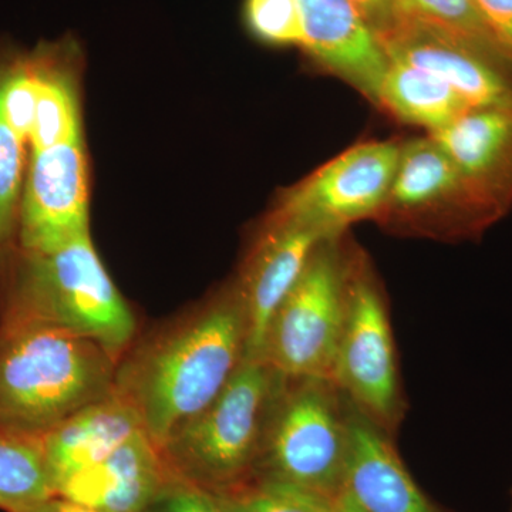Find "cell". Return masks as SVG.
<instances>
[{
	"instance_id": "6da1fadb",
	"label": "cell",
	"mask_w": 512,
	"mask_h": 512,
	"mask_svg": "<svg viewBox=\"0 0 512 512\" xmlns=\"http://www.w3.org/2000/svg\"><path fill=\"white\" fill-rule=\"evenodd\" d=\"M245 359L247 318L235 285L121 357L114 389L160 448L220 396Z\"/></svg>"
},
{
	"instance_id": "7a4b0ae2",
	"label": "cell",
	"mask_w": 512,
	"mask_h": 512,
	"mask_svg": "<svg viewBox=\"0 0 512 512\" xmlns=\"http://www.w3.org/2000/svg\"><path fill=\"white\" fill-rule=\"evenodd\" d=\"M119 362L99 343L69 330L3 318L0 426L43 436L113 392Z\"/></svg>"
},
{
	"instance_id": "3957f363",
	"label": "cell",
	"mask_w": 512,
	"mask_h": 512,
	"mask_svg": "<svg viewBox=\"0 0 512 512\" xmlns=\"http://www.w3.org/2000/svg\"><path fill=\"white\" fill-rule=\"evenodd\" d=\"M22 254L3 318L32 320L92 339L121 359L137 319L111 281L90 234L47 254Z\"/></svg>"
},
{
	"instance_id": "277c9868",
	"label": "cell",
	"mask_w": 512,
	"mask_h": 512,
	"mask_svg": "<svg viewBox=\"0 0 512 512\" xmlns=\"http://www.w3.org/2000/svg\"><path fill=\"white\" fill-rule=\"evenodd\" d=\"M284 380L264 359H245L220 396L160 447L171 474L211 493L254 477Z\"/></svg>"
},
{
	"instance_id": "5b68a950",
	"label": "cell",
	"mask_w": 512,
	"mask_h": 512,
	"mask_svg": "<svg viewBox=\"0 0 512 512\" xmlns=\"http://www.w3.org/2000/svg\"><path fill=\"white\" fill-rule=\"evenodd\" d=\"M349 410L348 400L333 380L285 377L254 477L338 497L345 490Z\"/></svg>"
},
{
	"instance_id": "8992f818",
	"label": "cell",
	"mask_w": 512,
	"mask_h": 512,
	"mask_svg": "<svg viewBox=\"0 0 512 512\" xmlns=\"http://www.w3.org/2000/svg\"><path fill=\"white\" fill-rule=\"evenodd\" d=\"M333 382L357 413L389 436L397 433L406 406L389 309L369 258L353 244Z\"/></svg>"
},
{
	"instance_id": "52a82bcc",
	"label": "cell",
	"mask_w": 512,
	"mask_h": 512,
	"mask_svg": "<svg viewBox=\"0 0 512 512\" xmlns=\"http://www.w3.org/2000/svg\"><path fill=\"white\" fill-rule=\"evenodd\" d=\"M350 244L325 239L269 323L262 359L289 379L333 380L346 311Z\"/></svg>"
},
{
	"instance_id": "ba28073f",
	"label": "cell",
	"mask_w": 512,
	"mask_h": 512,
	"mask_svg": "<svg viewBox=\"0 0 512 512\" xmlns=\"http://www.w3.org/2000/svg\"><path fill=\"white\" fill-rule=\"evenodd\" d=\"M500 218L427 136L402 143L392 185L375 221L402 237L458 241L480 237Z\"/></svg>"
},
{
	"instance_id": "9c48e42d",
	"label": "cell",
	"mask_w": 512,
	"mask_h": 512,
	"mask_svg": "<svg viewBox=\"0 0 512 512\" xmlns=\"http://www.w3.org/2000/svg\"><path fill=\"white\" fill-rule=\"evenodd\" d=\"M402 141H366L343 151L281 195L268 220L332 235L379 214L399 163Z\"/></svg>"
},
{
	"instance_id": "30bf717a",
	"label": "cell",
	"mask_w": 512,
	"mask_h": 512,
	"mask_svg": "<svg viewBox=\"0 0 512 512\" xmlns=\"http://www.w3.org/2000/svg\"><path fill=\"white\" fill-rule=\"evenodd\" d=\"M379 40L389 59L439 77L470 109L512 107V60L503 50L414 13Z\"/></svg>"
},
{
	"instance_id": "8fae6325",
	"label": "cell",
	"mask_w": 512,
	"mask_h": 512,
	"mask_svg": "<svg viewBox=\"0 0 512 512\" xmlns=\"http://www.w3.org/2000/svg\"><path fill=\"white\" fill-rule=\"evenodd\" d=\"M89 174L83 140L29 156L20 198V252L47 254L90 234Z\"/></svg>"
},
{
	"instance_id": "7c38bea8",
	"label": "cell",
	"mask_w": 512,
	"mask_h": 512,
	"mask_svg": "<svg viewBox=\"0 0 512 512\" xmlns=\"http://www.w3.org/2000/svg\"><path fill=\"white\" fill-rule=\"evenodd\" d=\"M332 237L308 225L266 221L237 284L247 318V359H262L269 323L320 242Z\"/></svg>"
},
{
	"instance_id": "4fadbf2b",
	"label": "cell",
	"mask_w": 512,
	"mask_h": 512,
	"mask_svg": "<svg viewBox=\"0 0 512 512\" xmlns=\"http://www.w3.org/2000/svg\"><path fill=\"white\" fill-rule=\"evenodd\" d=\"M302 49L320 66L377 104L389 56L348 0H298Z\"/></svg>"
},
{
	"instance_id": "5bb4252c",
	"label": "cell",
	"mask_w": 512,
	"mask_h": 512,
	"mask_svg": "<svg viewBox=\"0 0 512 512\" xmlns=\"http://www.w3.org/2000/svg\"><path fill=\"white\" fill-rule=\"evenodd\" d=\"M175 478L144 430L57 487L56 495L104 512H148Z\"/></svg>"
},
{
	"instance_id": "9a60e30c",
	"label": "cell",
	"mask_w": 512,
	"mask_h": 512,
	"mask_svg": "<svg viewBox=\"0 0 512 512\" xmlns=\"http://www.w3.org/2000/svg\"><path fill=\"white\" fill-rule=\"evenodd\" d=\"M429 136L503 217L512 205V107L468 110Z\"/></svg>"
},
{
	"instance_id": "2e32d148",
	"label": "cell",
	"mask_w": 512,
	"mask_h": 512,
	"mask_svg": "<svg viewBox=\"0 0 512 512\" xmlns=\"http://www.w3.org/2000/svg\"><path fill=\"white\" fill-rule=\"evenodd\" d=\"M345 490L365 512H440L410 476L393 437L352 406Z\"/></svg>"
},
{
	"instance_id": "e0dca14e",
	"label": "cell",
	"mask_w": 512,
	"mask_h": 512,
	"mask_svg": "<svg viewBox=\"0 0 512 512\" xmlns=\"http://www.w3.org/2000/svg\"><path fill=\"white\" fill-rule=\"evenodd\" d=\"M144 430L134 407L113 389L43 434L47 470L55 491L63 481L113 453Z\"/></svg>"
},
{
	"instance_id": "ac0fdd59",
	"label": "cell",
	"mask_w": 512,
	"mask_h": 512,
	"mask_svg": "<svg viewBox=\"0 0 512 512\" xmlns=\"http://www.w3.org/2000/svg\"><path fill=\"white\" fill-rule=\"evenodd\" d=\"M389 60L376 106L397 120L433 134L471 110L463 97L439 77L399 60Z\"/></svg>"
},
{
	"instance_id": "d6986e66",
	"label": "cell",
	"mask_w": 512,
	"mask_h": 512,
	"mask_svg": "<svg viewBox=\"0 0 512 512\" xmlns=\"http://www.w3.org/2000/svg\"><path fill=\"white\" fill-rule=\"evenodd\" d=\"M53 495L43 437L0 426V510L29 512Z\"/></svg>"
},
{
	"instance_id": "ffe728a7",
	"label": "cell",
	"mask_w": 512,
	"mask_h": 512,
	"mask_svg": "<svg viewBox=\"0 0 512 512\" xmlns=\"http://www.w3.org/2000/svg\"><path fill=\"white\" fill-rule=\"evenodd\" d=\"M211 494L221 512H332L336 500L266 477H251Z\"/></svg>"
},
{
	"instance_id": "44dd1931",
	"label": "cell",
	"mask_w": 512,
	"mask_h": 512,
	"mask_svg": "<svg viewBox=\"0 0 512 512\" xmlns=\"http://www.w3.org/2000/svg\"><path fill=\"white\" fill-rule=\"evenodd\" d=\"M30 146L0 110V252L18 232L20 198Z\"/></svg>"
},
{
	"instance_id": "7402d4cb",
	"label": "cell",
	"mask_w": 512,
	"mask_h": 512,
	"mask_svg": "<svg viewBox=\"0 0 512 512\" xmlns=\"http://www.w3.org/2000/svg\"><path fill=\"white\" fill-rule=\"evenodd\" d=\"M245 25L261 43L269 46H303L298 0H245Z\"/></svg>"
},
{
	"instance_id": "603a6c76",
	"label": "cell",
	"mask_w": 512,
	"mask_h": 512,
	"mask_svg": "<svg viewBox=\"0 0 512 512\" xmlns=\"http://www.w3.org/2000/svg\"><path fill=\"white\" fill-rule=\"evenodd\" d=\"M409 13L439 23L444 28L484 45L503 50L495 42L476 0H409Z\"/></svg>"
},
{
	"instance_id": "cb8c5ba5",
	"label": "cell",
	"mask_w": 512,
	"mask_h": 512,
	"mask_svg": "<svg viewBox=\"0 0 512 512\" xmlns=\"http://www.w3.org/2000/svg\"><path fill=\"white\" fill-rule=\"evenodd\" d=\"M148 512L221 511L210 491L180 478H173Z\"/></svg>"
},
{
	"instance_id": "d4e9b609",
	"label": "cell",
	"mask_w": 512,
	"mask_h": 512,
	"mask_svg": "<svg viewBox=\"0 0 512 512\" xmlns=\"http://www.w3.org/2000/svg\"><path fill=\"white\" fill-rule=\"evenodd\" d=\"M495 42L512 60V0H476Z\"/></svg>"
},
{
	"instance_id": "484cf974",
	"label": "cell",
	"mask_w": 512,
	"mask_h": 512,
	"mask_svg": "<svg viewBox=\"0 0 512 512\" xmlns=\"http://www.w3.org/2000/svg\"><path fill=\"white\" fill-rule=\"evenodd\" d=\"M348 2L355 6L377 37L392 32L404 15L397 0H348Z\"/></svg>"
},
{
	"instance_id": "4316f807",
	"label": "cell",
	"mask_w": 512,
	"mask_h": 512,
	"mask_svg": "<svg viewBox=\"0 0 512 512\" xmlns=\"http://www.w3.org/2000/svg\"><path fill=\"white\" fill-rule=\"evenodd\" d=\"M29 512H104L97 510V508L89 507L76 503V501L69 500V498L60 497V495H53L49 500L43 501L42 504L37 505Z\"/></svg>"
},
{
	"instance_id": "83f0119b",
	"label": "cell",
	"mask_w": 512,
	"mask_h": 512,
	"mask_svg": "<svg viewBox=\"0 0 512 512\" xmlns=\"http://www.w3.org/2000/svg\"><path fill=\"white\" fill-rule=\"evenodd\" d=\"M332 512H365L357 505L356 501L350 497L348 491L343 490L342 493L336 497L335 505H333Z\"/></svg>"
},
{
	"instance_id": "f1b7e54d",
	"label": "cell",
	"mask_w": 512,
	"mask_h": 512,
	"mask_svg": "<svg viewBox=\"0 0 512 512\" xmlns=\"http://www.w3.org/2000/svg\"><path fill=\"white\" fill-rule=\"evenodd\" d=\"M397 3H399L400 9H402L404 15L409 13V0H397Z\"/></svg>"
},
{
	"instance_id": "f546056e",
	"label": "cell",
	"mask_w": 512,
	"mask_h": 512,
	"mask_svg": "<svg viewBox=\"0 0 512 512\" xmlns=\"http://www.w3.org/2000/svg\"><path fill=\"white\" fill-rule=\"evenodd\" d=\"M511 495H512V493H511Z\"/></svg>"
}]
</instances>
